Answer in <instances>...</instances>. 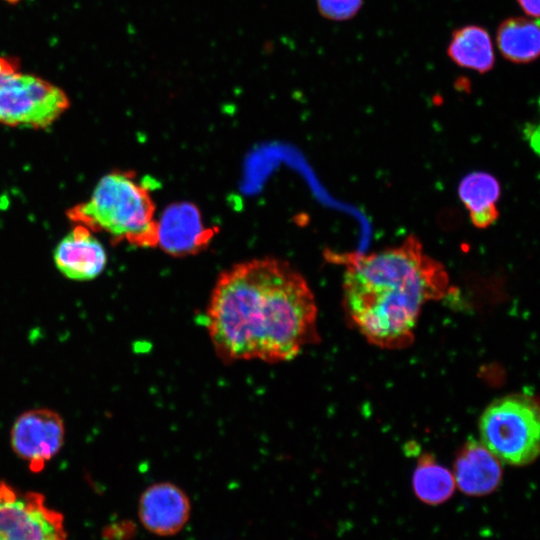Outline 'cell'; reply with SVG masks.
Instances as JSON below:
<instances>
[{
  "instance_id": "cell-4",
  "label": "cell",
  "mask_w": 540,
  "mask_h": 540,
  "mask_svg": "<svg viewBox=\"0 0 540 540\" xmlns=\"http://www.w3.org/2000/svg\"><path fill=\"white\" fill-rule=\"evenodd\" d=\"M480 442L501 462L532 463L540 450V413L532 394L513 393L491 402L480 416Z\"/></svg>"
},
{
  "instance_id": "cell-11",
  "label": "cell",
  "mask_w": 540,
  "mask_h": 540,
  "mask_svg": "<svg viewBox=\"0 0 540 540\" xmlns=\"http://www.w3.org/2000/svg\"><path fill=\"white\" fill-rule=\"evenodd\" d=\"M455 485L466 495L494 492L502 480L501 462L480 442L470 438L461 447L453 466Z\"/></svg>"
},
{
  "instance_id": "cell-13",
  "label": "cell",
  "mask_w": 540,
  "mask_h": 540,
  "mask_svg": "<svg viewBox=\"0 0 540 540\" xmlns=\"http://www.w3.org/2000/svg\"><path fill=\"white\" fill-rule=\"evenodd\" d=\"M447 55L456 65L479 73L492 70L495 63L491 37L478 25H466L453 31Z\"/></svg>"
},
{
  "instance_id": "cell-6",
  "label": "cell",
  "mask_w": 540,
  "mask_h": 540,
  "mask_svg": "<svg viewBox=\"0 0 540 540\" xmlns=\"http://www.w3.org/2000/svg\"><path fill=\"white\" fill-rule=\"evenodd\" d=\"M0 540H67L64 518L43 495L0 481Z\"/></svg>"
},
{
  "instance_id": "cell-5",
  "label": "cell",
  "mask_w": 540,
  "mask_h": 540,
  "mask_svg": "<svg viewBox=\"0 0 540 540\" xmlns=\"http://www.w3.org/2000/svg\"><path fill=\"white\" fill-rule=\"evenodd\" d=\"M70 105L58 86L23 73L18 61L0 56V123L10 127L45 129Z\"/></svg>"
},
{
  "instance_id": "cell-14",
  "label": "cell",
  "mask_w": 540,
  "mask_h": 540,
  "mask_svg": "<svg viewBox=\"0 0 540 540\" xmlns=\"http://www.w3.org/2000/svg\"><path fill=\"white\" fill-rule=\"evenodd\" d=\"M501 55L516 64L530 63L540 53V30L536 21L524 17L507 18L496 31Z\"/></svg>"
},
{
  "instance_id": "cell-9",
  "label": "cell",
  "mask_w": 540,
  "mask_h": 540,
  "mask_svg": "<svg viewBox=\"0 0 540 540\" xmlns=\"http://www.w3.org/2000/svg\"><path fill=\"white\" fill-rule=\"evenodd\" d=\"M213 235V230L204 226L199 209L189 202L169 205L158 219L157 246L172 256L200 252Z\"/></svg>"
},
{
  "instance_id": "cell-12",
  "label": "cell",
  "mask_w": 540,
  "mask_h": 540,
  "mask_svg": "<svg viewBox=\"0 0 540 540\" xmlns=\"http://www.w3.org/2000/svg\"><path fill=\"white\" fill-rule=\"evenodd\" d=\"M500 183L490 173L474 171L464 176L458 186V195L468 211L471 222L480 229L494 224L499 217L497 203Z\"/></svg>"
},
{
  "instance_id": "cell-3",
  "label": "cell",
  "mask_w": 540,
  "mask_h": 540,
  "mask_svg": "<svg viewBox=\"0 0 540 540\" xmlns=\"http://www.w3.org/2000/svg\"><path fill=\"white\" fill-rule=\"evenodd\" d=\"M149 179L134 171L115 170L104 175L91 197L68 209L74 224L92 232L108 234L113 243L126 242L141 248L158 244V219Z\"/></svg>"
},
{
  "instance_id": "cell-1",
  "label": "cell",
  "mask_w": 540,
  "mask_h": 540,
  "mask_svg": "<svg viewBox=\"0 0 540 540\" xmlns=\"http://www.w3.org/2000/svg\"><path fill=\"white\" fill-rule=\"evenodd\" d=\"M316 323L306 279L288 262L268 257L222 272L205 312L214 351L227 363L293 360L316 341Z\"/></svg>"
},
{
  "instance_id": "cell-7",
  "label": "cell",
  "mask_w": 540,
  "mask_h": 540,
  "mask_svg": "<svg viewBox=\"0 0 540 540\" xmlns=\"http://www.w3.org/2000/svg\"><path fill=\"white\" fill-rule=\"evenodd\" d=\"M64 435V423L58 413L47 408L31 409L14 422L11 445L31 470L38 472L59 452Z\"/></svg>"
},
{
  "instance_id": "cell-15",
  "label": "cell",
  "mask_w": 540,
  "mask_h": 540,
  "mask_svg": "<svg viewBox=\"0 0 540 540\" xmlns=\"http://www.w3.org/2000/svg\"><path fill=\"white\" fill-rule=\"evenodd\" d=\"M412 485L417 498L428 505L446 502L456 487L452 472L430 454H423L418 459Z\"/></svg>"
},
{
  "instance_id": "cell-16",
  "label": "cell",
  "mask_w": 540,
  "mask_h": 540,
  "mask_svg": "<svg viewBox=\"0 0 540 540\" xmlns=\"http://www.w3.org/2000/svg\"><path fill=\"white\" fill-rule=\"evenodd\" d=\"M363 0H317L321 15L333 21L353 18L361 9Z\"/></svg>"
},
{
  "instance_id": "cell-8",
  "label": "cell",
  "mask_w": 540,
  "mask_h": 540,
  "mask_svg": "<svg viewBox=\"0 0 540 540\" xmlns=\"http://www.w3.org/2000/svg\"><path fill=\"white\" fill-rule=\"evenodd\" d=\"M191 502L178 485L161 481L148 486L138 504L139 519L146 530L161 536L178 534L189 521Z\"/></svg>"
},
{
  "instance_id": "cell-17",
  "label": "cell",
  "mask_w": 540,
  "mask_h": 540,
  "mask_svg": "<svg viewBox=\"0 0 540 540\" xmlns=\"http://www.w3.org/2000/svg\"><path fill=\"white\" fill-rule=\"evenodd\" d=\"M516 1L527 16L538 18L539 0H516Z\"/></svg>"
},
{
  "instance_id": "cell-10",
  "label": "cell",
  "mask_w": 540,
  "mask_h": 540,
  "mask_svg": "<svg viewBox=\"0 0 540 540\" xmlns=\"http://www.w3.org/2000/svg\"><path fill=\"white\" fill-rule=\"evenodd\" d=\"M53 258L64 276L80 281L96 278L107 264L103 245L92 231L80 224H75L57 244Z\"/></svg>"
},
{
  "instance_id": "cell-2",
  "label": "cell",
  "mask_w": 540,
  "mask_h": 540,
  "mask_svg": "<svg viewBox=\"0 0 540 540\" xmlns=\"http://www.w3.org/2000/svg\"><path fill=\"white\" fill-rule=\"evenodd\" d=\"M343 263L346 312L361 334L381 348L409 345L422 307L449 288L443 265L414 236L397 247L345 256Z\"/></svg>"
}]
</instances>
